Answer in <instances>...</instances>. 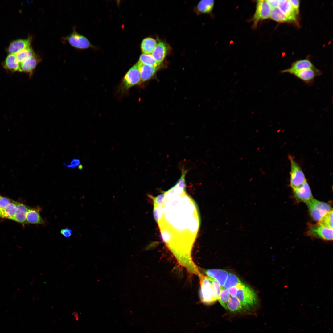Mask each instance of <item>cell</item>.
<instances>
[{
  "mask_svg": "<svg viewBox=\"0 0 333 333\" xmlns=\"http://www.w3.org/2000/svg\"><path fill=\"white\" fill-rule=\"evenodd\" d=\"M4 68L11 72H19L20 64L18 61L16 55L9 54L2 63Z\"/></svg>",
  "mask_w": 333,
  "mask_h": 333,
  "instance_id": "obj_16",
  "label": "cell"
},
{
  "mask_svg": "<svg viewBox=\"0 0 333 333\" xmlns=\"http://www.w3.org/2000/svg\"><path fill=\"white\" fill-rule=\"evenodd\" d=\"M312 63L307 59L298 60L293 62L290 68L294 70H298L314 68Z\"/></svg>",
  "mask_w": 333,
  "mask_h": 333,
  "instance_id": "obj_27",
  "label": "cell"
},
{
  "mask_svg": "<svg viewBox=\"0 0 333 333\" xmlns=\"http://www.w3.org/2000/svg\"><path fill=\"white\" fill-rule=\"evenodd\" d=\"M230 298V295L227 289L221 287V292L218 300L221 305L226 309L227 310L228 304Z\"/></svg>",
  "mask_w": 333,
  "mask_h": 333,
  "instance_id": "obj_31",
  "label": "cell"
},
{
  "mask_svg": "<svg viewBox=\"0 0 333 333\" xmlns=\"http://www.w3.org/2000/svg\"><path fill=\"white\" fill-rule=\"evenodd\" d=\"M293 190L294 196L299 201L305 202L313 197L310 187L306 180L301 186Z\"/></svg>",
  "mask_w": 333,
  "mask_h": 333,
  "instance_id": "obj_11",
  "label": "cell"
},
{
  "mask_svg": "<svg viewBox=\"0 0 333 333\" xmlns=\"http://www.w3.org/2000/svg\"><path fill=\"white\" fill-rule=\"evenodd\" d=\"M162 204L154 205L153 215L163 241L178 263L193 261L192 252L199 230L197 206L186 191L164 192Z\"/></svg>",
  "mask_w": 333,
  "mask_h": 333,
  "instance_id": "obj_1",
  "label": "cell"
},
{
  "mask_svg": "<svg viewBox=\"0 0 333 333\" xmlns=\"http://www.w3.org/2000/svg\"><path fill=\"white\" fill-rule=\"evenodd\" d=\"M32 40V37L26 39H20L14 40L11 42L7 50L9 54H16L18 52L29 47Z\"/></svg>",
  "mask_w": 333,
  "mask_h": 333,
  "instance_id": "obj_12",
  "label": "cell"
},
{
  "mask_svg": "<svg viewBox=\"0 0 333 333\" xmlns=\"http://www.w3.org/2000/svg\"><path fill=\"white\" fill-rule=\"evenodd\" d=\"M205 273L209 277L216 280L221 286L224 285L228 274L225 270L218 269H207Z\"/></svg>",
  "mask_w": 333,
  "mask_h": 333,
  "instance_id": "obj_19",
  "label": "cell"
},
{
  "mask_svg": "<svg viewBox=\"0 0 333 333\" xmlns=\"http://www.w3.org/2000/svg\"><path fill=\"white\" fill-rule=\"evenodd\" d=\"M318 224L329 229H333V210L326 213L318 221Z\"/></svg>",
  "mask_w": 333,
  "mask_h": 333,
  "instance_id": "obj_26",
  "label": "cell"
},
{
  "mask_svg": "<svg viewBox=\"0 0 333 333\" xmlns=\"http://www.w3.org/2000/svg\"><path fill=\"white\" fill-rule=\"evenodd\" d=\"M227 310L234 313L247 312L240 300L236 297H230L227 305Z\"/></svg>",
  "mask_w": 333,
  "mask_h": 333,
  "instance_id": "obj_22",
  "label": "cell"
},
{
  "mask_svg": "<svg viewBox=\"0 0 333 333\" xmlns=\"http://www.w3.org/2000/svg\"><path fill=\"white\" fill-rule=\"evenodd\" d=\"M200 288L199 295L201 301L206 305H209L214 302L212 296V284L209 277L201 273L198 276Z\"/></svg>",
  "mask_w": 333,
  "mask_h": 333,
  "instance_id": "obj_5",
  "label": "cell"
},
{
  "mask_svg": "<svg viewBox=\"0 0 333 333\" xmlns=\"http://www.w3.org/2000/svg\"><path fill=\"white\" fill-rule=\"evenodd\" d=\"M289 1L297 12L299 13L300 1L298 0H289Z\"/></svg>",
  "mask_w": 333,
  "mask_h": 333,
  "instance_id": "obj_37",
  "label": "cell"
},
{
  "mask_svg": "<svg viewBox=\"0 0 333 333\" xmlns=\"http://www.w3.org/2000/svg\"><path fill=\"white\" fill-rule=\"evenodd\" d=\"M167 49L165 44L163 42L160 41L157 43L154 50L152 53V55L159 65L166 56Z\"/></svg>",
  "mask_w": 333,
  "mask_h": 333,
  "instance_id": "obj_20",
  "label": "cell"
},
{
  "mask_svg": "<svg viewBox=\"0 0 333 333\" xmlns=\"http://www.w3.org/2000/svg\"><path fill=\"white\" fill-rule=\"evenodd\" d=\"M310 236L327 240H333V229L327 228L319 224L313 225L308 229Z\"/></svg>",
  "mask_w": 333,
  "mask_h": 333,
  "instance_id": "obj_10",
  "label": "cell"
},
{
  "mask_svg": "<svg viewBox=\"0 0 333 333\" xmlns=\"http://www.w3.org/2000/svg\"><path fill=\"white\" fill-rule=\"evenodd\" d=\"M41 61V59L36 55L28 60L20 64L19 72L28 74L30 78L32 76L37 65Z\"/></svg>",
  "mask_w": 333,
  "mask_h": 333,
  "instance_id": "obj_14",
  "label": "cell"
},
{
  "mask_svg": "<svg viewBox=\"0 0 333 333\" xmlns=\"http://www.w3.org/2000/svg\"><path fill=\"white\" fill-rule=\"evenodd\" d=\"M313 219L319 221L327 212L332 210L327 203L318 200L313 197L305 202Z\"/></svg>",
  "mask_w": 333,
  "mask_h": 333,
  "instance_id": "obj_4",
  "label": "cell"
},
{
  "mask_svg": "<svg viewBox=\"0 0 333 333\" xmlns=\"http://www.w3.org/2000/svg\"><path fill=\"white\" fill-rule=\"evenodd\" d=\"M271 11L266 0L257 1L255 11L252 19L253 22L252 28L256 29L260 21L269 18Z\"/></svg>",
  "mask_w": 333,
  "mask_h": 333,
  "instance_id": "obj_6",
  "label": "cell"
},
{
  "mask_svg": "<svg viewBox=\"0 0 333 333\" xmlns=\"http://www.w3.org/2000/svg\"><path fill=\"white\" fill-rule=\"evenodd\" d=\"M17 209L16 213L10 220L22 224L27 223L26 220V214L30 208L19 202H17Z\"/></svg>",
  "mask_w": 333,
  "mask_h": 333,
  "instance_id": "obj_18",
  "label": "cell"
},
{
  "mask_svg": "<svg viewBox=\"0 0 333 333\" xmlns=\"http://www.w3.org/2000/svg\"><path fill=\"white\" fill-rule=\"evenodd\" d=\"M41 210L40 207L30 208L26 214L27 223L32 224H44V221L40 214Z\"/></svg>",
  "mask_w": 333,
  "mask_h": 333,
  "instance_id": "obj_17",
  "label": "cell"
},
{
  "mask_svg": "<svg viewBox=\"0 0 333 333\" xmlns=\"http://www.w3.org/2000/svg\"><path fill=\"white\" fill-rule=\"evenodd\" d=\"M266 1L271 10L278 8L280 2V0H267Z\"/></svg>",
  "mask_w": 333,
  "mask_h": 333,
  "instance_id": "obj_35",
  "label": "cell"
},
{
  "mask_svg": "<svg viewBox=\"0 0 333 333\" xmlns=\"http://www.w3.org/2000/svg\"><path fill=\"white\" fill-rule=\"evenodd\" d=\"M9 199L0 195V209L6 207L11 201Z\"/></svg>",
  "mask_w": 333,
  "mask_h": 333,
  "instance_id": "obj_34",
  "label": "cell"
},
{
  "mask_svg": "<svg viewBox=\"0 0 333 333\" xmlns=\"http://www.w3.org/2000/svg\"><path fill=\"white\" fill-rule=\"evenodd\" d=\"M242 283L238 277L233 273H230L228 274L227 280L224 285V287L226 289L235 286Z\"/></svg>",
  "mask_w": 333,
  "mask_h": 333,
  "instance_id": "obj_32",
  "label": "cell"
},
{
  "mask_svg": "<svg viewBox=\"0 0 333 333\" xmlns=\"http://www.w3.org/2000/svg\"><path fill=\"white\" fill-rule=\"evenodd\" d=\"M141 81L144 82L151 79L159 69L139 61L137 63Z\"/></svg>",
  "mask_w": 333,
  "mask_h": 333,
  "instance_id": "obj_15",
  "label": "cell"
},
{
  "mask_svg": "<svg viewBox=\"0 0 333 333\" xmlns=\"http://www.w3.org/2000/svg\"><path fill=\"white\" fill-rule=\"evenodd\" d=\"M270 18L278 22H290L288 19L280 11L278 7L271 10Z\"/></svg>",
  "mask_w": 333,
  "mask_h": 333,
  "instance_id": "obj_28",
  "label": "cell"
},
{
  "mask_svg": "<svg viewBox=\"0 0 333 333\" xmlns=\"http://www.w3.org/2000/svg\"><path fill=\"white\" fill-rule=\"evenodd\" d=\"M61 234L66 238L70 237L72 234V230L68 228L62 229L60 231Z\"/></svg>",
  "mask_w": 333,
  "mask_h": 333,
  "instance_id": "obj_36",
  "label": "cell"
},
{
  "mask_svg": "<svg viewBox=\"0 0 333 333\" xmlns=\"http://www.w3.org/2000/svg\"><path fill=\"white\" fill-rule=\"evenodd\" d=\"M212 284V296L214 302L218 300L221 292V287L215 279L209 277Z\"/></svg>",
  "mask_w": 333,
  "mask_h": 333,
  "instance_id": "obj_29",
  "label": "cell"
},
{
  "mask_svg": "<svg viewBox=\"0 0 333 333\" xmlns=\"http://www.w3.org/2000/svg\"><path fill=\"white\" fill-rule=\"evenodd\" d=\"M157 44L154 39L147 37L143 39L141 44V49L144 54H150L154 51Z\"/></svg>",
  "mask_w": 333,
  "mask_h": 333,
  "instance_id": "obj_23",
  "label": "cell"
},
{
  "mask_svg": "<svg viewBox=\"0 0 333 333\" xmlns=\"http://www.w3.org/2000/svg\"><path fill=\"white\" fill-rule=\"evenodd\" d=\"M72 315L75 320L78 321L80 319V315L78 312L76 311H73L72 313Z\"/></svg>",
  "mask_w": 333,
  "mask_h": 333,
  "instance_id": "obj_39",
  "label": "cell"
},
{
  "mask_svg": "<svg viewBox=\"0 0 333 333\" xmlns=\"http://www.w3.org/2000/svg\"><path fill=\"white\" fill-rule=\"evenodd\" d=\"M17 202L11 200L4 208L0 209V217L10 219L17 210Z\"/></svg>",
  "mask_w": 333,
  "mask_h": 333,
  "instance_id": "obj_21",
  "label": "cell"
},
{
  "mask_svg": "<svg viewBox=\"0 0 333 333\" xmlns=\"http://www.w3.org/2000/svg\"><path fill=\"white\" fill-rule=\"evenodd\" d=\"M281 72L292 75L308 85L312 84L315 77L322 74L321 72L315 67L298 70L290 68L281 71Z\"/></svg>",
  "mask_w": 333,
  "mask_h": 333,
  "instance_id": "obj_3",
  "label": "cell"
},
{
  "mask_svg": "<svg viewBox=\"0 0 333 333\" xmlns=\"http://www.w3.org/2000/svg\"><path fill=\"white\" fill-rule=\"evenodd\" d=\"M80 163L79 160L77 159H74L71 161L70 165H67V166L69 167L74 168L76 167Z\"/></svg>",
  "mask_w": 333,
  "mask_h": 333,
  "instance_id": "obj_38",
  "label": "cell"
},
{
  "mask_svg": "<svg viewBox=\"0 0 333 333\" xmlns=\"http://www.w3.org/2000/svg\"><path fill=\"white\" fill-rule=\"evenodd\" d=\"M15 54L19 64L28 60L36 55L33 50L31 47L22 50Z\"/></svg>",
  "mask_w": 333,
  "mask_h": 333,
  "instance_id": "obj_24",
  "label": "cell"
},
{
  "mask_svg": "<svg viewBox=\"0 0 333 333\" xmlns=\"http://www.w3.org/2000/svg\"><path fill=\"white\" fill-rule=\"evenodd\" d=\"M214 3L213 0H202L198 5L197 9L202 13H209L213 9Z\"/></svg>",
  "mask_w": 333,
  "mask_h": 333,
  "instance_id": "obj_25",
  "label": "cell"
},
{
  "mask_svg": "<svg viewBox=\"0 0 333 333\" xmlns=\"http://www.w3.org/2000/svg\"><path fill=\"white\" fill-rule=\"evenodd\" d=\"M141 79L137 63L132 66L124 76L121 88L123 91L129 89L140 83Z\"/></svg>",
  "mask_w": 333,
  "mask_h": 333,
  "instance_id": "obj_8",
  "label": "cell"
},
{
  "mask_svg": "<svg viewBox=\"0 0 333 333\" xmlns=\"http://www.w3.org/2000/svg\"><path fill=\"white\" fill-rule=\"evenodd\" d=\"M236 298L242 304L247 313L254 311L258 302L257 296L249 286L243 284L237 292Z\"/></svg>",
  "mask_w": 333,
  "mask_h": 333,
  "instance_id": "obj_2",
  "label": "cell"
},
{
  "mask_svg": "<svg viewBox=\"0 0 333 333\" xmlns=\"http://www.w3.org/2000/svg\"><path fill=\"white\" fill-rule=\"evenodd\" d=\"M289 158L291 164L290 184L293 189L302 185L306 180L302 170L291 156Z\"/></svg>",
  "mask_w": 333,
  "mask_h": 333,
  "instance_id": "obj_7",
  "label": "cell"
},
{
  "mask_svg": "<svg viewBox=\"0 0 333 333\" xmlns=\"http://www.w3.org/2000/svg\"><path fill=\"white\" fill-rule=\"evenodd\" d=\"M278 7L280 11L288 19L290 22L297 21L298 13L294 8L289 0H280Z\"/></svg>",
  "mask_w": 333,
  "mask_h": 333,
  "instance_id": "obj_13",
  "label": "cell"
},
{
  "mask_svg": "<svg viewBox=\"0 0 333 333\" xmlns=\"http://www.w3.org/2000/svg\"><path fill=\"white\" fill-rule=\"evenodd\" d=\"M242 283H239L236 286L228 289V291L229 294L232 297H236L238 290L243 285Z\"/></svg>",
  "mask_w": 333,
  "mask_h": 333,
  "instance_id": "obj_33",
  "label": "cell"
},
{
  "mask_svg": "<svg viewBox=\"0 0 333 333\" xmlns=\"http://www.w3.org/2000/svg\"><path fill=\"white\" fill-rule=\"evenodd\" d=\"M139 61L145 64L159 68L160 65L158 64L151 54H143L140 58Z\"/></svg>",
  "mask_w": 333,
  "mask_h": 333,
  "instance_id": "obj_30",
  "label": "cell"
},
{
  "mask_svg": "<svg viewBox=\"0 0 333 333\" xmlns=\"http://www.w3.org/2000/svg\"><path fill=\"white\" fill-rule=\"evenodd\" d=\"M64 40L67 41L72 46L77 49H85L91 47L88 40L75 29L70 34L65 37Z\"/></svg>",
  "mask_w": 333,
  "mask_h": 333,
  "instance_id": "obj_9",
  "label": "cell"
}]
</instances>
